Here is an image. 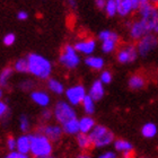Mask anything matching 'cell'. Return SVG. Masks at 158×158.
Returning a JSON list of instances; mask_svg holds the SVG:
<instances>
[{
	"instance_id": "cell-45",
	"label": "cell",
	"mask_w": 158,
	"mask_h": 158,
	"mask_svg": "<svg viewBox=\"0 0 158 158\" xmlns=\"http://www.w3.org/2000/svg\"><path fill=\"white\" fill-rule=\"evenodd\" d=\"M149 2L155 5V6H158V0H149Z\"/></svg>"
},
{
	"instance_id": "cell-33",
	"label": "cell",
	"mask_w": 158,
	"mask_h": 158,
	"mask_svg": "<svg viewBox=\"0 0 158 158\" xmlns=\"http://www.w3.org/2000/svg\"><path fill=\"white\" fill-rule=\"evenodd\" d=\"M6 146L9 152H14L17 148V139L14 137H8L6 140Z\"/></svg>"
},
{
	"instance_id": "cell-44",
	"label": "cell",
	"mask_w": 158,
	"mask_h": 158,
	"mask_svg": "<svg viewBox=\"0 0 158 158\" xmlns=\"http://www.w3.org/2000/svg\"><path fill=\"white\" fill-rule=\"evenodd\" d=\"M77 158H92V156L88 155L87 152H81V154H79V155L77 156Z\"/></svg>"
},
{
	"instance_id": "cell-6",
	"label": "cell",
	"mask_w": 158,
	"mask_h": 158,
	"mask_svg": "<svg viewBox=\"0 0 158 158\" xmlns=\"http://www.w3.org/2000/svg\"><path fill=\"white\" fill-rule=\"evenodd\" d=\"M80 56L76 48L71 44H67L63 48L59 56V62L67 69H76L80 64Z\"/></svg>"
},
{
	"instance_id": "cell-38",
	"label": "cell",
	"mask_w": 158,
	"mask_h": 158,
	"mask_svg": "<svg viewBox=\"0 0 158 158\" xmlns=\"http://www.w3.org/2000/svg\"><path fill=\"white\" fill-rule=\"evenodd\" d=\"M19 87L23 89V90H30L31 88L34 87V82L32 81V80H25V81L20 82Z\"/></svg>"
},
{
	"instance_id": "cell-9",
	"label": "cell",
	"mask_w": 158,
	"mask_h": 158,
	"mask_svg": "<svg viewBox=\"0 0 158 158\" xmlns=\"http://www.w3.org/2000/svg\"><path fill=\"white\" fill-rule=\"evenodd\" d=\"M139 53L137 50V46L133 44H125L121 46L116 52V60L121 64H129L135 62L138 58Z\"/></svg>"
},
{
	"instance_id": "cell-47",
	"label": "cell",
	"mask_w": 158,
	"mask_h": 158,
	"mask_svg": "<svg viewBox=\"0 0 158 158\" xmlns=\"http://www.w3.org/2000/svg\"><path fill=\"white\" fill-rule=\"evenodd\" d=\"M154 33H157L158 34V23H157V25H156L155 30H154Z\"/></svg>"
},
{
	"instance_id": "cell-14",
	"label": "cell",
	"mask_w": 158,
	"mask_h": 158,
	"mask_svg": "<svg viewBox=\"0 0 158 158\" xmlns=\"http://www.w3.org/2000/svg\"><path fill=\"white\" fill-rule=\"evenodd\" d=\"M104 86L105 85H104L99 79L93 81V84L90 85V87H89L88 95L95 99L96 102L101 101V99L104 97V95H105V87H104Z\"/></svg>"
},
{
	"instance_id": "cell-26",
	"label": "cell",
	"mask_w": 158,
	"mask_h": 158,
	"mask_svg": "<svg viewBox=\"0 0 158 158\" xmlns=\"http://www.w3.org/2000/svg\"><path fill=\"white\" fill-rule=\"evenodd\" d=\"M76 141H77L78 147L81 149V150H87V149H89L93 146L90 137H89V135H87V133L79 132L78 135H76Z\"/></svg>"
},
{
	"instance_id": "cell-15",
	"label": "cell",
	"mask_w": 158,
	"mask_h": 158,
	"mask_svg": "<svg viewBox=\"0 0 158 158\" xmlns=\"http://www.w3.org/2000/svg\"><path fill=\"white\" fill-rule=\"evenodd\" d=\"M31 98L35 104H37L43 109L48 107L50 105V103H51L50 95L46 92H43V90H33L31 93Z\"/></svg>"
},
{
	"instance_id": "cell-28",
	"label": "cell",
	"mask_w": 158,
	"mask_h": 158,
	"mask_svg": "<svg viewBox=\"0 0 158 158\" xmlns=\"http://www.w3.org/2000/svg\"><path fill=\"white\" fill-rule=\"evenodd\" d=\"M14 68H10V67H7L5 69L0 73V85L2 86V87H6L8 85V82H9L10 78L13 76L14 73Z\"/></svg>"
},
{
	"instance_id": "cell-21",
	"label": "cell",
	"mask_w": 158,
	"mask_h": 158,
	"mask_svg": "<svg viewBox=\"0 0 158 158\" xmlns=\"http://www.w3.org/2000/svg\"><path fill=\"white\" fill-rule=\"evenodd\" d=\"M17 152L23 154H30L31 152V138L30 135H22L17 138Z\"/></svg>"
},
{
	"instance_id": "cell-13",
	"label": "cell",
	"mask_w": 158,
	"mask_h": 158,
	"mask_svg": "<svg viewBox=\"0 0 158 158\" xmlns=\"http://www.w3.org/2000/svg\"><path fill=\"white\" fill-rule=\"evenodd\" d=\"M40 131L42 132V133H44L52 142L59 141L60 139H61V137H62V135L64 133L62 125H59V124H46L44 127H41Z\"/></svg>"
},
{
	"instance_id": "cell-1",
	"label": "cell",
	"mask_w": 158,
	"mask_h": 158,
	"mask_svg": "<svg viewBox=\"0 0 158 158\" xmlns=\"http://www.w3.org/2000/svg\"><path fill=\"white\" fill-rule=\"evenodd\" d=\"M28 61V73L39 79H49L52 73V63L45 56L39 53H30L26 56Z\"/></svg>"
},
{
	"instance_id": "cell-42",
	"label": "cell",
	"mask_w": 158,
	"mask_h": 158,
	"mask_svg": "<svg viewBox=\"0 0 158 158\" xmlns=\"http://www.w3.org/2000/svg\"><path fill=\"white\" fill-rule=\"evenodd\" d=\"M120 158H133V152L121 154V157H120Z\"/></svg>"
},
{
	"instance_id": "cell-36",
	"label": "cell",
	"mask_w": 158,
	"mask_h": 158,
	"mask_svg": "<svg viewBox=\"0 0 158 158\" xmlns=\"http://www.w3.org/2000/svg\"><path fill=\"white\" fill-rule=\"evenodd\" d=\"M42 118L44 120V121H49V120H51L53 116V111H51L50 109H48V107H45V109L42 111Z\"/></svg>"
},
{
	"instance_id": "cell-48",
	"label": "cell",
	"mask_w": 158,
	"mask_h": 158,
	"mask_svg": "<svg viewBox=\"0 0 158 158\" xmlns=\"http://www.w3.org/2000/svg\"><path fill=\"white\" fill-rule=\"evenodd\" d=\"M48 158H59V157H56V156H52V155H51L50 157H48Z\"/></svg>"
},
{
	"instance_id": "cell-7",
	"label": "cell",
	"mask_w": 158,
	"mask_h": 158,
	"mask_svg": "<svg viewBox=\"0 0 158 158\" xmlns=\"http://www.w3.org/2000/svg\"><path fill=\"white\" fill-rule=\"evenodd\" d=\"M98 40L101 41V50L103 52L109 54V53L114 52L118 49V42H120V36L116 32L110 30L101 31L98 34Z\"/></svg>"
},
{
	"instance_id": "cell-39",
	"label": "cell",
	"mask_w": 158,
	"mask_h": 158,
	"mask_svg": "<svg viewBox=\"0 0 158 158\" xmlns=\"http://www.w3.org/2000/svg\"><path fill=\"white\" fill-rule=\"evenodd\" d=\"M149 0H132V3H133V7H135V10H138L139 8L146 3H148Z\"/></svg>"
},
{
	"instance_id": "cell-40",
	"label": "cell",
	"mask_w": 158,
	"mask_h": 158,
	"mask_svg": "<svg viewBox=\"0 0 158 158\" xmlns=\"http://www.w3.org/2000/svg\"><path fill=\"white\" fill-rule=\"evenodd\" d=\"M27 18H28V13L25 11V10H20V11L17 13V19L18 20L24 22V20H26Z\"/></svg>"
},
{
	"instance_id": "cell-29",
	"label": "cell",
	"mask_w": 158,
	"mask_h": 158,
	"mask_svg": "<svg viewBox=\"0 0 158 158\" xmlns=\"http://www.w3.org/2000/svg\"><path fill=\"white\" fill-rule=\"evenodd\" d=\"M104 11L109 17H114L118 15V5L116 0H107L104 7Z\"/></svg>"
},
{
	"instance_id": "cell-3",
	"label": "cell",
	"mask_w": 158,
	"mask_h": 158,
	"mask_svg": "<svg viewBox=\"0 0 158 158\" xmlns=\"http://www.w3.org/2000/svg\"><path fill=\"white\" fill-rule=\"evenodd\" d=\"M90 140H92L93 147L98 149L106 148L111 146L114 142V133H113L109 128H106L105 125L96 124L95 128L93 129L89 133Z\"/></svg>"
},
{
	"instance_id": "cell-10",
	"label": "cell",
	"mask_w": 158,
	"mask_h": 158,
	"mask_svg": "<svg viewBox=\"0 0 158 158\" xmlns=\"http://www.w3.org/2000/svg\"><path fill=\"white\" fill-rule=\"evenodd\" d=\"M88 93L86 92V88L82 85H80V84L70 86L69 88H67L66 92H64L67 102L70 103L73 106L81 105L82 99L85 98V96Z\"/></svg>"
},
{
	"instance_id": "cell-30",
	"label": "cell",
	"mask_w": 158,
	"mask_h": 158,
	"mask_svg": "<svg viewBox=\"0 0 158 158\" xmlns=\"http://www.w3.org/2000/svg\"><path fill=\"white\" fill-rule=\"evenodd\" d=\"M30 127H31V122H30V118L28 116L25 115V114H22L19 116V129L20 131L24 132V133H27L28 130H30Z\"/></svg>"
},
{
	"instance_id": "cell-31",
	"label": "cell",
	"mask_w": 158,
	"mask_h": 158,
	"mask_svg": "<svg viewBox=\"0 0 158 158\" xmlns=\"http://www.w3.org/2000/svg\"><path fill=\"white\" fill-rule=\"evenodd\" d=\"M99 80L104 84V85H109L113 80V75L110 73L109 70H102L99 73Z\"/></svg>"
},
{
	"instance_id": "cell-27",
	"label": "cell",
	"mask_w": 158,
	"mask_h": 158,
	"mask_svg": "<svg viewBox=\"0 0 158 158\" xmlns=\"http://www.w3.org/2000/svg\"><path fill=\"white\" fill-rule=\"evenodd\" d=\"M14 70L19 73H28V61L27 58H20V59L16 60L14 63Z\"/></svg>"
},
{
	"instance_id": "cell-41",
	"label": "cell",
	"mask_w": 158,
	"mask_h": 158,
	"mask_svg": "<svg viewBox=\"0 0 158 158\" xmlns=\"http://www.w3.org/2000/svg\"><path fill=\"white\" fill-rule=\"evenodd\" d=\"M106 1H107V0H94V2H95L96 7H97L98 9H104Z\"/></svg>"
},
{
	"instance_id": "cell-4",
	"label": "cell",
	"mask_w": 158,
	"mask_h": 158,
	"mask_svg": "<svg viewBox=\"0 0 158 158\" xmlns=\"http://www.w3.org/2000/svg\"><path fill=\"white\" fill-rule=\"evenodd\" d=\"M139 19L145 24L149 32H154L158 23V6L148 2L138 9Z\"/></svg>"
},
{
	"instance_id": "cell-32",
	"label": "cell",
	"mask_w": 158,
	"mask_h": 158,
	"mask_svg": "<svg viewBox=\"0 0 158 158\" xmlns=\"http://www.w3.org/2000/svg\"><path fill=\"white\" fill-rule=\"evenodd\" d=\"M2 42L6 46L13 45L14 43L16 42V36H15V34H14V33L6 34V35L3 36V39H2Z\"/></svg>"
},
{
	"instance_id": "cell-43",
	"label": "cell",
	"mask_w": 158,
	"mask_h": 158,
	"mask_svg": "<svg viewBox=\"0 0 158 158\" xmlns=\"http://www.w3.org/2000/svg\"><path fill=\"white\" fill-rule=\"evenodd\" d=\"M68 1V3H69V6L71 7V8H76L77 7V2H76V0H67Z\"/></svg>"
},
{
	"instance_id": "cell-23",
	"label": "cell",
	"mask_w": 158,
	"mask_h": 158,
	"mask_svg": "<svg viewBox=\"0 0 158 158\" xmlns=\"http://www.w3.org/2000/svg\"><path fill=\"white\" fill-rule=\"evenodd\" d=\"M46 85H48V88H49L50 92H52L56 95H62L66 92V88H64L63 84L56 78H49Z\"/></svg>"
},
{
	"instance_id": "cell-18",
	"label": "cell",
	"mask_w": 158,
	"mask_h": 158,
	"mask_svg": "<svg viewBox=\"0 0 158 158\" xmlns=\"http://www.w3.org/2000/svg\"><path fill=\"white\" fill-rule=\"evenodd\" d=\"M95 125H96L95 120L90 115H87V114H86L85 116H82V118H79V130H80L81 133H87V135H89L90 131L95 128Z\"/></svg>"
},
{
	"instance_id": "cell-12",
	"label": "cell",
	"mask_w": 158,
	"mask_h": 158,
	"mask_svg": "<svg viewBox=\"0 0 158 158\" xmlns=\"http://www.w3.org/2000/svg\"><path fill=\"white\" fill-rule=\"evenodd\" d=\"M73 46L76 48L79 54H84V56H88L94 54L96 48H97V43L94 39H84L77 41Z\"/></svg>"
},
{
	"instance_id": "cell-17",
	"label": "cell",
	"mask_w": 158,
	"mask_h": 158,
	"mask_svg": "<svg viewBox=\"0 0 158 158\" xmlns=\"http://www.w3.org/2000/svg\"><path fill=\"white\" fill-rule=\"evenodd\" d=\"M85 64L93 70H103V68L105 66V60L103 59L102 56L92 54V56H86Z\"/></svg>"
},
{
	"instance_id": "cell-11",
	"label": "cell",
	"mask_w": 158,
	"mask_h": 158,
	"mask_svg": "<svg viewBox=\"0 0 158 158\" xmlns=\"http://www.w3.org/2000/svg\"><path fill=\"white\" fill-rule=\"evenodd\" d=\"M148 33H152V32H149L148 28L146 27V25L140 19L133 20L129 26V36L135 42Z\"/></svg>"
},
{
	"instance_id": "cell-5",
	"label": "cell",
	"mask_w": 158,
	"mask_h": 158,
	"mask_svg": "<svg viewBox=\"0 0 158 158\" xmlns=\"http://www.w3.org/2000/svg\"><path fill=\"white\" fill-rule=\"evenodd\" d=\"M53 116L59 124H64L66 122L77 118V112L70 103L66 101H59L53 107Z\"/></svg>"
},
{
	"instance_id": "cell-2",
	"label": "cell",
	"mask_w": 158,
	"mask_h": 158,
	"mask_svg": "<svg viewBox=\"0 0 158 158\" xmlns=\"http://www.w3.org/2000/svg\"><path fill=\"white\" fill-rule=\"evenodd\" d=\"M31 138V155L34 158H48L52 155V141L41 131L30 135Z\"/></svg>"
},
{
	"instance_id": "cell-24",
	"label": "cell",
	"mask_w": 158,
	"mask_h": 158,
	"mask_svg": "<svg viewBox=\"0 0 158 158\" xmlns=\"http://www.w3.org/2000/svg\"><path fill=\"white\" fill-rule=\"evenodd\" d=\"M158 133V128L157 125L152 122H147L142 125L141 128V135L143 138L146 139H152L155 138Z\"/></svg>"
},
{
	"instance_id": "cell-37",
	"label": "cell",
	"mask_w": 158,
	"mask_h": 158,
	"mask_svg": "<svg viewBox=\"0 0 158 158\" xmlns=\"http://www.w3.org/2000/svg\"><path fill=\"white\" fill-rule=\"evenodd\" d=\"M7 113H8V105L0 99V120L6 116Z\"/></svg>"
},
{
	"instance_id": "cell-22",
	"label": "cell",
	"mask_w": 158,
	"mask_h": 158,
	"mask_svg": "<svg viewBox=\"0 0 158 158\" xmlns=\"http://www.w3.org/2000/svg\"><path fill=\"white\" fill-rule=\"evenodd\" d=\"M62 129L66 135H77L80 132V130H79V118H75L70 121L66 122L64 124H62Z\"/></svg>"
},
{
	"instance_id": "cell-19",
	"label": "cell",
	"mask_w": 158,
	"mask_h": 158,
	"mask_svg": "<svg viewBox=\"0 0 158 158\" xmlns=\"http://www.w3.org/2000/svg\"><path fill=\"white\" fill-rule=\"evenodd\" d=\"M128 86L132 90H140L146 86V78L140 73H135L129 77Z\"/></svg>"
},
{
	"instance_id": "cell-35",
	"label": "cell",
	"mask_w": 158,
	"mask_h": 158,
	"mask_svg": "<svg viewBox=\"0 0 158 158\" xmlns=\"http://www.w3.org/2000/svg\"><path fill=\"white\" fill-rule=\"evenodd\" d=\"M97 158H120L116 152H112V150H106L103 152L102 154H99Z\"/></svg>"
},
{
	"instance_id": "cell-8",
	"label": "cell",
	"mask_w": 158,
	"mask_h": 158,
	"mask_svg": "<svg viewBox=\"0 0 158 158\" xmlns=\"http://www.w3.org/2000/svg\"><path fill=\"white\" fill-rule=\"evenodd\" d=\"M135 46H137L139 56H147L158 46V39L154 34V32H152V33L146 34L145 36L137 41Z\"/></svg>"
},
{
	"instance_id": "cell-16",
	"label": "cell",
	"mask_w": 158,
	"mask_h": 158,
	"mask_svg": "<svg viewBox=\"0 0 158 158\" xmlns=\"http://www.w3.org/2000/svg\"><path fill=\"white\" fill-rule=\"evenodd\" d=\"M118 5V15L121 17H128L135 11L132 0H116Z\"/></svg>"
},
{
	"instance_id": "cell-34",
	"label": "cell",
	"mask_w": 158,
	"mask_h": 158,
	"mask_svg": "<svg viewBox=\"0 0 158 158\" xmlns=\"http://www.w3.org/2000/svg\"><path fill=\"white\" fill-rule=\"evenodd\" d=\"M3 158H31L28 156V154H23V152H19L17 150H14V152H8Z\"/></svg>"
},
{
	"instance_id": "cell-20",
	"label": "cell",
	"mask_w": 158,
	"mask_h": 158,
	"mask_svg": "<svg viewBox=\"0 0 158 158\" xmlns=\"http://www.w3.org/2000/svg\"><path fill=\"white\" fill-rule=\"evenodd\" d=\"M113 147L118 154H124V152H133V146L130 141L125 139H115L113 142Z\"/></svg>"
},
{
	"instance_id": "cell-25",
	"label": "cell",
	"mask_w": 158,
	"mask_h": 158,
	"mask_svg": "<svg viewBox=\"0 0 158 158\" xmlns=\"http://www.w3.org/2000/svg\"><path fill=\"white\" fill-rule=\"evenodd\" d=\"M81 106H82V110H84L85 114H87V115H92V114L95 113L96 101L87 94V95L85 96V98L82 99Z\"/></svg>"
},
{
	"instance_id": "cell-46",
	"label": "cell",
	"mask_w": 158,
	"mask_h": 158,
	"mask_svg": "<svg viewBox=\"0 0 158 158\" xmlns=\"http://www.w3.org/2000/svg\"><path fill=\"white\" fill-rule=\"evenodd\" d=\"M2 95H3V90H2V86L0 85V99L2 98Z\"/></svg>"
}]
</instances>
